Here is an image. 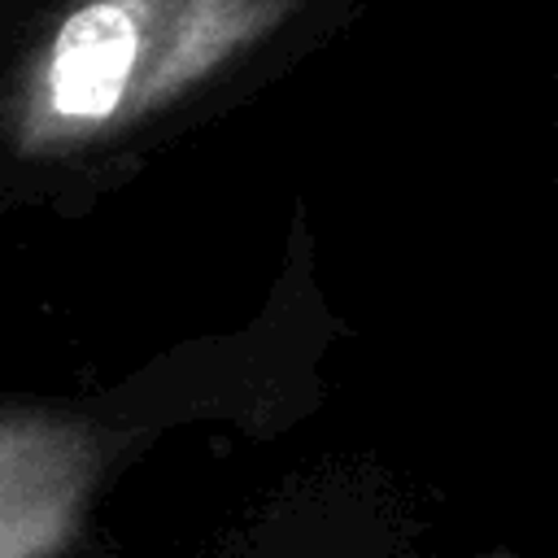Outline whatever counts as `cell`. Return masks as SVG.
<instances>
[{
	"mask_svg": "<svg viewBox=\"0 0 558 558\" xmlns=\"http://www.w3.org/2000/svg\"><path fill=\"white\" fill-rule=\"evenodd\" d=\"M92 432L52 418H0V558H52L96 480Z\"/></svg>",
	"mask_w": 558,
	"mask_h": 558,
	"instance_id": "7a4b0ae2",
	"label": "cell"
},
{
	"mask_svg": "<svg viewBox=\"0 0 558 558\" xmlns=\"http://www.w3.org/2000/svg\"><path fill=\"white\" fill-rule=\"evenodd\" d=\"M301 0H74L39 44L17 105V144L70 148L131 126L266 39Z\"/></svg>",
	"mask_w": 558,
	"mask_h": 558,
	"instance_id": "6da1fadb",
	"label": "cell"
}]
</instances>
